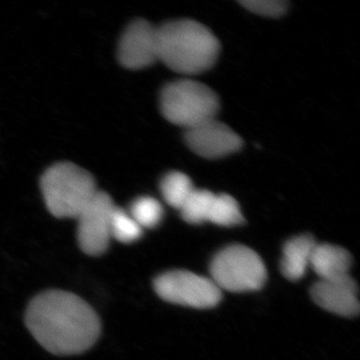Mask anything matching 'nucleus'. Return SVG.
<instances>
[{
	"mask_svg": "<svg viewBox=\"0 0 360 360\" xmlns=\"http://www.w3.org/2000/svg\"><path fill=\"white\" fill-rule=\"evenodd\" d=\"M26 326L47 352L79 354L89 349L101 335V321L94 309L73 293L45 291L28 305Z\"/></svg>",
	"mask_w": 360,
	"mask_h": 360,
	"instance_id": "f257e3e1",
	"label": "nucleus"
},
{
	"mask_svg": "<svg viewBox=\"0 0 360 360\" xmlns=\"http://www.w3.org/2000/svg\"><path fill=\"white\" fill-rule=\"evenodd\" d=\"M158 32V60L182 75H200L212 68L219 56V39L198 21H169Z\"/></svg>",
	"mask_w": 360,
	"mask_h": 360,
	"instance_id": "f03ea898",
	"label": "nucleus"
},
{
	"mask_svg": "<svg viewBox=\"0 0 360 360\" xmlns=\"http://www.w3.org/2000/svg\"><path fill=\"white\" fill-rule=\"evenodd\" d=\"M42 195L47 210L58 219H77L96 195V181L84 168L72 163L52 165L41 177Z\"/></svg>",
	"mask_w": 360,
	"mask_h": 360,
	"instance_id": "7ed1b4c3",
	"label": "nucleus"
},
{
	"mask_svg": "<svg viewBox=\"0 0 360 360\" xmlns=\"http://www.w3.org/2000/svg\"><path fill=\"white\" fill-rule=\"evenodd\" d=\"M160 108L168 122L189 129L215 118L219 101L217 94L206 85L182 79L163 89Z\"/></svg>",
	"mask_w": 360,
	"mask_h": 360,
	"instance_id": "20e7f679",
	"label": "nucleus"
},
{
	"mask_svg": "<svg viewBox=\"0 0 360 360\" xmlns=\"http://www.w3.org/2000/svg\"><path fill=\"white\" fill-rule=\"evenodd\" d=\"M212 281L220 290L246 292L260 290L267 278L262 258L248 246L229 245L220 250L210 265Z\"/></svg>",
	"mask_w": 360,
	"mask_h": 360,
	"instance_id": "39448f33",
	"label": "nucleus"
},
{
	"mask_svg": "<svg viewBox=\"0 0 360 360\" xmlns=\"http://www.w3.org/2000/svg\"><path fill=\"white\" fill-rule=\"evenodd\" d=\"M155 290L165 302L200 309L217 307L222 295L212 279L186 270H172L156 277Z\"/></svg>",
	"mask_w": 360,
	"mask_h": 360,
	"instance_id": "423d86ee",
	"label": "nucleus"
},
{
	"mask_svg": "<svg viewBox=\"0 0 360 360\" xmlns=\"http://www.w3.org/2000/svg\"><path fill=\"white\" fill-rule=\"evenodd\" d=\"M115 205L108 193L97 191L77 217V241L85 255H103L110 246L111 219Z\"/></svg>",
	"mask_w": 360,
	"mask_h": 360,
	"instance_id": "0eeeda50",
	"label": "nucleus"
},
{
	"mask_svg": "<svg viewBox=\"0 0 360 360\" xmlns=\"http://www.w3.org/2000/svg\"><path fill=\"white\" fill-rule=\"evenodd\" d=\"M118 59L129 70H142L158 60V32L148 21L130 23L118 46Z\"/></svg>",
	"mask_w": 360,
	"mask_h": 360,
	"instance_id": "6e6552de",
	"label": "nucleus"
},
{
	"mask_svg": "<svg viewBox=\"0 0 360 360\" xmlns=\"http://www.w3.org/2000/svg\"><path fill=\"white\" fill-rule=\"evenodd\" d=\"M186 141L191 150L205 158H224L243 146L239 135L215 118L186 129Z\"/></svg>",
	"mask_w": 360,
	"mask_h": 360,
	"instance_id": "1a4fd4ad",
	"label": "nucleus"
},
{
	"mask_svg": "<svg viewBox=\"0 0 360 360\" xmlns=\"http://www.w3.org/2000/svg\"><path fill=\"white\" fill-rule=\"evenodd\" d=\"M311 297L321 309L340 316L354 317L359 314L357 285L349 276L319 281L311 288Z\"/></svg>",
	"mask_w": 360,
	"mask_h": 360,
	"instance_id": "9d476101",
	"label": "nucleus"
},
{
	"mask_svg": "<svg viewBox=\"0 0 360 360\" xmlns=\"http://www.w3.org/2000/svg\"><path fill=\"white\" fill-rule=\"evenodd\" d=\"M352 264V255L345 248L328 243H316L310 267L319 276V281H328L349 276L348 272Z\"/></svg>",
	"mask_w": 360,
	"mask_h": 360,
	"instance_id": "9b49d317",
	"label": "nucleus"
},
{
	"mask_svg": "<svg viewBox=\"0 0 360 360\" xmlns=\"http://www.w3.org/2000/svg\"><path fill=\"white\" fill-rule=\"evenodd\" d=\"M316 245L311 236H300L291 238L283 248L281 272L290 281H300L310 266L312 252Z\"/></svg>",
	"mask_w": 360,
	"mask_h": 360,
	"instance_id": "f8f14e48",
	"label": "nucleus"
},
{
	"mask_svg": "<svg viewBox=\"0 0 360 360\" xmlns=\"http://www.w3.org/2000/svg\"><path fill=\"white\" fill-rule=\"evenodd\" d=\"M193 189V181L181 172H169L161 180L160 191L165 202L179 210Z\"/></svg>",
	"mask_w": 360,
	"mask_h": 360,
	"instance_id": "ddd939ff",
	"label": "nucleus"
},
{
	"mask_svg": "<svg viewBox=\"0 0 360 360\" xmlns=\"http://www.w3.org/2000/svg\"><path fill=\"white\" fill-rule=\"evenodd\" d=\"M214 198L215 194L212 191L194 188L179 210L182 219L191 224H200L208 221Z\"/></svg>",
	"mask_w": 360,
	"mask_h": 360,
	"instance_id": "4468645a",
	"label": "nucleus"
},
{
	"mask_svg": "<svg viewBox=\"0 0 360 360\" xmlns=\"http://www.w3.org/2000/svg\"><path fill=\"white\" fill-rule=\"evenodd\" d=\"M208 221L220 226L231 227L243 224L245 219L238 201L229 194H220L215 195Z\"/></svg>",
	"mask_w": 360,
	"mask_h": 360,
	"instance_id": "2eb2a0df",
	"label": "nucleus"
},
{
	"mask_svg": "<svg viewBox=\"0 0 360 360\" xmlns=\"http://www.w3.org/2000/svg\"><path fill=\"white\" fill-rule=\"evenodd\" d=\"M129 214L142 229H153L158 226L162 219L163 207L155 198L143 196L132 202Z\"/></svg>",
	"mask_w": 360,
	"mask_h": 360,
	"instance_id": "dca6fc26",
	"label": "nucleus"
},
{
	"mask_svg": "<svg viewBox=\"0 0 360 360\" xmlns=\"http://www.w3.org/2000/svg\"><path fill=\"white\" fill-rule=\"evenodd\" d=\"M141 227L132 219L129 212L115 206L111 219V238L122 243H131L141 238Z\"/></svg>",
	"mask_w": 360,
	"mask_h": 360,
	"instance_id": "f3484780",
	"label": "nucleus"
},
{
	"mask_svg": "<svg viewBox=\"0 0 360 360\" xmlns=\"http://www.w3.org/2000/svg\"><path fill=\"white\" fill-rule=\"evenodd\" d=\"M240 4L251 13L267 18H278L288 9V2L283 0H243Z\"/></svg>",
	"mask_w": 360,
	"mask_h": 360,
	"instance_id": "a211bd4d",
	"label": "nucleus"
}]
</instances>
